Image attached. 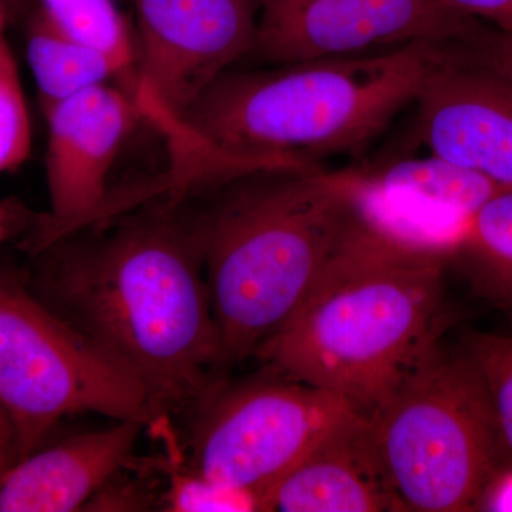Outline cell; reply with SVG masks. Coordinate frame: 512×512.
Returning a JSON list of instances; mask_svg holds the SVG:
<instances>
[{
    "label": "cell",
    "instance_id": "cell-15",
    "mask_svg": "<svg viewBox=\"0 0 512 512\" xmlns=\"http://www.w3.org/2000/svg\"><path fill=\"white\" fill-rule=\"evenodd\" d=\"M26 49L43 107L101 84L124 89L123 76L110 57L64 32L39 5L26 22Z\"/></svg>",
    "mask_w": 512,
    "mask_h": 512
},
{
    "label": "cell",
    "instance_id": "cell-23",
    "mask_svg": "<svg viewBox=\"0 0 512 512\" xmlns=\"http://www.w3.org/2000/svg\"><path fill=\"white\" fill-rule=\"evenodd\" d=\"M36 215L30 212L22 202L13 198L0 201V245L22 232H29Z\"/></svg>",
    "mask_w": 512,
    "mask_h": 512
},
{
    "label": "cell",
    "instance_id": "cell-14",
    "mask_svg": "<svg viewBox=\"0 0 512 512\" xmlns=\"http://www.w3.org/2000/svg\"><path fill=\"white\" fill-rule=\"evenodd\" d=\"M266 511H396L365 414L328 434L269 495Z\"/></svg>",
    "mask_w": 512,
    "mask_h": 512
},
{
    "label": "cell",
    "instance_id": "cell-1",
    "mask_svg": "<svg viewBox=\"0 0 512 512\" xmlns=\"http://www.w3.org/2000/svg\"><path fill=\"white\" fill-rule=\"evenodd\" d=\"M37 255L32 292L143 386L154 420L195 416L224 386L190 195L144 202Z\"/></svg>",
    "mask_w": 512,
    "mask_h": 512
},
{
    "label": "cell",
    "instance_id": "cell-24",
    "mask_svg": "<svg viewBox=\"0 0 512 512\" xmlns=\"http://www.w3.org/2000/svg\"><path fill=\"white\" fill-rule=\"evenodd\" d=\"M6 456L16 458V436L12 421L0 404V457Z\"/></svg>",
    "mask_w": 512,
    "mask_h": 512
},
{
    "label": "cell",
    "instance_id": "cell-22",
    "mask_svg": "<svg viewBox=\"0 0 512 512\" xmlns=\"http://www.w3.org/2000/svg\"><path fill=\"white\" fill-rule=\"evenodd\" d=\"M447 8L512 35V0H440Z\"/></svg>",
    "mask_w": 512,
    "mask_h": 512
},
{
    "label": "cell",
    "instance_id": "cell-12",
    "mask_svg": "<svg viewBox=\"0 0 512 512\" xmlns=\"http://www.w3.org/2000/svg\"><path fill=\"white\" fill-rule=\"evenodd\" d=\"M416 140L431 156L512 190V83L448 43L414 100Z\"/></svg>",
    "mask_w": 512,
    "mask_h": 512
},
{
    "label": "cell",
    "instance_id": "cell-21",
    "mask_svg": "<svg viewBox=\"0 0 512 512\" xmlns=\"http://www.w3.org/2000/svg\"><path fill=\"white\" fill-rule=\"evenodd\" d=\"M451 50L468 62L500 74L512 83V35L477 22Z\"/></svg>",
    "mask_w": 512,
    "mask_h": 512
},
{
    "label": "cell",
    "instance_id": "cell-5",
    "mask_svg": "<svg viewBox=\"0 0 512 512\" xmlns=\"http://www.w3.org/2000/svg\"><path fill=\"white\" fill-rule=\"evenodd\" d=\"M366 419L396 511L485 510L512 466L490 394L464 349L434 345Z\"/></svg>",
    "mask_w": 512,
    "mask_h": 512
},
{
    "label": "cell",
    "instance_id": "cell-4",
    "mask_svg": "<svg viewBox=\"0 0 512 512\" xmlns=\"http://www.w3.org/2000/svg\"><path fill=\"white\" fill-rule=\"evenodd\" d=\"M197 214L229 363L255 356L305 301L356 225L342 171L265 168L207 188Z\"/></svg>",
    "mask_w": 512,
    "mask_h": 512
},
{
    "label": "cell",
    "instance_id": "cell-7",
    "mask_svg": "<svg viewBox=\"0 0 512 512\" xmlns=\"http://www.w3.org/2000/svg\"><path fill=\"white\" fill-rule=\"evenodd\" d=\"M275 373L222 386L194 416L192 466L255 495L266 511L276 485L333 430L363 414L338 394Z\"/></svg>",
    "mask_w": 512,
    "mask_h": 512
},
{
    "label": "cell",
    "instance_id": "cell-10",
    "mask_svg": "<svg viewBox=\"0 0 512 512\" xmlns=\"http://www.w3.org/2000/svg\"><path fill=\"white\" fill-rule=\"evenodd\" d=\"M50 210L37 214L23 248L33 256L86 228L111 194L109 177L128 136L144 120L136 97L101 84L43 107Z\"/></svg>",
    "mask_w": 512,
    "mask_h": 512
},
{
    "label": "cell",
    "instance_id": "cell-16",
    "mask_svg": "<svg viewBox=\"0 0 512 512\" xmlns=\"http://www.w3.org/2000/svg\"><path fill=\"white\" fill-rule=\"evenodd\" d=\"M453 262L490 301L512 309V190L478 210Z\"/></svg>",
    "mask_w": 512,
    "mask_h": 512
},
{
    "label": "cell",
    "instance_id": "cell-19",
    "mask_svg": "<svg viewBox=\"0 0 512 512\" xmlns=\"http://www.w3.org/2000/svg\"><path fill=\"white\" fill-rule=\"evenodd\" d=\"M9 3L0 12V174L13 171L28 160L32 128L18 64L6 36Z\"/></svg>",
    "mask_w": 512,
    "mask_h": 512
},
{
    "label": "cell",
    "instance_id": "cell-2",
    "mask_svg": "<svg viewBox=\"0 0 512 512\" xmlns=\"http://www.w3.org/2000/svg\"><path fill=\"white\" fill-rule=\"evenodd\" d=\"M447 262L355 228L255 357L369 414L440 342Z\"/></svg>",
    "mask_w": 512,
    "mask_h": 512
},
{
    "label": "cell",
    "instance_id": "cell-6",
    "mask_svg": "<svg viewBox=\"0 0 512 512\" xmlns=\"http://www.w3.org/2000/svg\"><path fill=\"white\" fill-rule=\"evenodd\" d=\"M0 404L15 429L16 461L74 414L147 427L154 421L143 386L6 272H0Z\"/></svg>",
    "mask_w": 512,
    "mask_h": 512
},
{
    "label": "cell",
    "instance_id": "cell-18",
    "mask_svg": "<svg viewBox=\"0 0 512 512\" xmlns=\"http://www.w3.org/2000/svg\"><path fill=\"white\" fill-rule=\"evenodd\" d=\"M164 440L165 457L157 458V471L164 474L160 510L170 512H254L261 511L258 498L238 488L211 480L194 466L183 463V454L173 424L154 431Z\"/></svg>",
    "mask_w": 512,
    "mask_h": 512
},
{
    "label": "cell",
    "instance_id": "cell-13",
    "mask_svg": "<svg viewBox=\"0 0 512 512\" xmlns=\"http://www.w3.org/2000/svg\"><path fill=\"white\" fill-rule=\"evenodd\" d=\"M147 424L116 420L15 461L0 480V512L84 510L111 478L133 464Z\"/></svg>",
    "mask_w": 512,
    "mask_h": 512
},
{
    "label": "cell",
    "instance_id": "cell-9",
    "mask_svg": "<svg viewBox=\"0 0 512 512\" xmlns=\"http://www.w3.org/2000/svg\"><path fill=\"white\" fill-rule=\"evenodd\" d=\"M252 55L278 66L414 42H456L478 20L440 0H255Z\"/></svg>",
    "mask_w": 512,
    "mask_h": 512
},
{
    "label": "cell",
    "instance_id": "cell-20",
    "mask_svg": "<svg viewBox=\"0 0 512 512\" xmlns=\"http://www.w3.org/2000/svg\"><path fill=\"white\" fill-rule=\"evenodd\" d=\"M463 349L483 377L512 460V333H473Z\"/></svg>",
    "mask_w": 512,
    "mask_h": 512
},
{
    "label": "cell",
    "instance_id": "cell-17",
    "mask_svg": "<svg viewBox=\"0 0 512 512\" xmlns=\"http://www.w3.org/2000/svg\"><path fill=\"white\" fill-rule=\"evenodd\" d=\"M39 6L64 32L110 57L124 89L138 99L134 33L116 0H39Z\"/></svg>",
    "mask_w": 512,
    "mask_h": 512
},
{
    "label": "cell",
    "instance_id": "cell-11",
    "mask_svg": "<svg viewBox=\"0 0 512 512\" xmlns=\"http://www.w3.org/2000/svg\"><path fill=\"white\" fill-rule=\"evenodd\" d=\"M357 222L413 254L453 262L478 210L498 192L487 178L439 157L343 170Z\"/></svg>",
    "mask_w": 512,
    "mask_h": 512
},
{
    "label": "cell",
    "instance_id": "cell-3",
    "mask_svg": "<svg viewBox=\"0 0 512 512\" xmlns=\"http://www.w3.org/2000/svg\"><path fill=\"white\" fill-rule=\"evenodd\" d=\"M447 43L222 74L164 134L238 156L318 165L369 146L414 103Z\"/></svg>",
    "mask_w": 512,
    "mask_h": 512
},
{
    "label": "cell",
    "instance_id": "cell-25",
    "mask_svg": "<svg viewBox=\"0 0 512 512\" xmlns=\"http://www.w3.org/2000/svg\"><path fill=\"white\" fill-rule=\"evenodd\" d=\"M15 461L16 458L12 456L0 457V480H2L3 474L6 473V470H8Z\"/></svg>",
    "mask_w": 512,
    "mask_h": 512
},
{
    "label": "cell",
    "instance_id": "cell-8",
    "mask_svg": "<svg viewBox=\"0 0 512 512\" xmlns=\"http://www.w3.org/2000/svg\"><path fill=\"white\" fill-rule=\"evenodd\" d=\"M144 119L170 126L195 101L252 55L255 0H128Z\"/></svg>",
    "mask_w": 512,
    "mask_h": 512
},
{
    "label": "cell",
    "instance_id": "cell-26",
    "mask_svg": "<svg viewBox=\"0 0 512 512\" xmlns=\"http://www.w3.org/2000/svg\"><path fill=\"white\" fill-rule=\"evenodd\" d=\"M8 0H0V12L8 6Z\"/></svg>",
    "mask_w": 512,
    "mask_h": 512
}]
</instances>
